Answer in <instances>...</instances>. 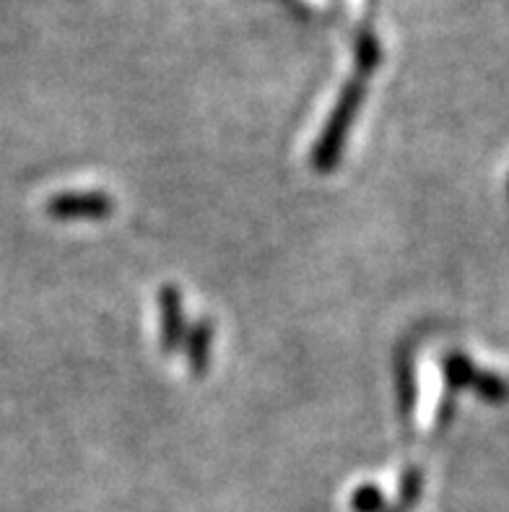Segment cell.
Returning a JSON list of instances; mask_svg holds the SVG:
<instances>
[{"instance_id":"cell-1","label":"cell","mask_w":509,"mask_h":512,"mask_svg":"<svg viewBox=\"0 0 509 512\" xmlns=\"http://www.w3.org/2000/svg\"><path fill=\"white\" fill-rule=\"evenodd\" d=\"M361 102H364V76L348 81L346 89L341 94V102L330 115L328 125L323 130V138L317 143V149L312 151V164H315L320 172H328L338 164L343 151V143H346L348 130H351V123H354L356 112H359Z\"/></svg>"},{"instance_id":"cell-2","label":"cell","mask_w":509,"mask_h":512,"mask_svg":"<svg viewBox=\"0 0 509 512\" xmlns=\"http://www.w3.org/2000/svg\"><path fill=\"white\" fill-rule=\"evenodd\" d=\"M445 377L452 388H473L489 403H502L509 398V383L491 372L476 370L473 362L463 354H450L445 359Z\"/></svg>"},{"instance_id":"cell-3","label":"cell","mask_w":509,"mask_h":512,"mask_svg":"<svg viewBox=\"0 0 509 512\" xmlns=\"http://www.w3.org/2000/svg\"><path fill=\"white\" fill-rule=\"evenodd\" d=\"M110 211L112 201L104 193H63L47 206V214L55 219H102Z\"/></svg>"},{"instance_id":"cell-4","label":"cell","mask_w":509,"mask_h":512,"mask_svg":"<svg viewBox=\"0 0 509 512\" xmlns=\"http://www.w3.org/2000/svg\"><path fill=\"white\" fill-rule=\"evenodd\" d=\"M159 307H162V341L167 351H177L185 338V325H182V299L174 286H164L159 294Z\"/></svg>"},{"instance_id":"cell-5","label":"cell","mask_w":509,"mask_h":512,"mask_svg":"<svg viewBox=\"0 0 509 512\" xmlns=\"http://www.w3.org/2000/svg\"><path fill=\"white\" fill-rule=\"evenodd\" d=\"M211 341H213V325L208 320H200L193 331L187 333V359H190V370L195 375H203L208 370V357H211Z\"/></svg>"},{"instance_id":"cell-6","label":"cell","mask_w":509,"mask_h":512,"mask_svg":"<svg viewBox=\"0 0 509 512\" xmlns=\"http://www.w3.org/2000/svg\"><path fill=\"white\" fill-rule=\"evenodd\" d=\"M354 60H356V73L359 76L367 78L369 73L377 68V65L382 63V45L380 39H377V34L372 32V29H361L359 34H356V42H354Z\"/></svg>"},{"instance_id":"cell-7","label":"cell","mask_w":509,"mask_h":512,"mask_svg":"<svg viewBox=\"0 0 509 512\" xmlns=\"http://www.w3.org/2000/svg\"><path fill=\"white\" fill-rule=\"evenodd\" d=\"M421 489H424V474H421L419 468H411L406 479H403L398 500H395L393 507H387L385 512H413V507L419 505L421 500Z\"/></svg>"},{"instance_id":"cell-8","label":"cell","mask_w":509,"mask_h":512,"mask_svg":"<svg viewBox=\"0 0 509 512\" xmlns=\"http://www.w3.org/2000/svg\"><path fill=\"white\" fill-rule=\"evenodd\" d=\"M351 507H354V512H385L382 510L385 507V497H382L380 489L367 484V487L356 489V494L351 497Z\"/></svg>"}]
</instances>
